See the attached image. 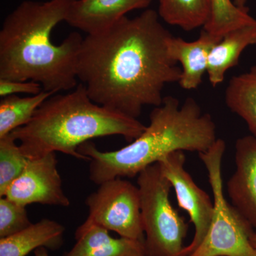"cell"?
<instances>
[{"mask_svg":"<svg viewBox=\"0 0 256 256\" xmlns=\"http://www.w3.org/2000/svg\"><path fill=\"white\" fill-rule=\"evenodd\" d=\"M159 16L146 10L84 38L76 74L95 104L138 119L144 106L161 105L165 86L178 82L182 68L168 52L172 34Z\"/></svg>","mask_w":256,"mask_h":256,"instance_id":"6da1fadb","label":"cell"},{"mask_svg":"<svg viewBox=\"0 0 256 256\" xmlns=\"http://www.w3.org/2000/svg\"><path fill=\"white\" fill-rule=\"evenodd\" d=\"M76 0H26L5 18L0 31V79L41 84L56 94L77 86L76 67L84 38L72 32L60 44L52 42Z\"/></svg>","mask_w":256,"mask_h":256,"instance_id":"7a4b0ae2","label":"cell"},{"mask_svg":"<svg viewBox=\"0 0 256 256\" xmlns=\"http://www.w3.org/2000/svg\"><path fill=\"white\" fill-rule=\"evenodd\" d=\"M216 140L214 121L203 114L194 99L188 98L180 105L176 98L170 96L152 110L149 124L128 146L102 152L86 142L78 152L90 159L89 178L99 185L112 178H134L174 152H204Z\"/></svg>","mask_w":256,"mask_h":256,"instance_id":"3957f363","label":"cell"},{"mask_svg":"<svg viewBox=\"0 0 256 256\" xmlns=\"http://www.w3.org/2000/svg\"><path fill=\"white\" fill-rule=\"evenodd\" d=\"M146 126L95 104L82 84L66 94L53 95L37 109L31 121L10 133L28 160L50 152L64 153L90 161L78 152L90 140L120 136L129 142L139 137Z\"/></svg>","mask_w":256,"mask_h":256,"instance_id":"277c9868","label":"cell"},{"mask_svg":"<svg viewBox=\"0 0 256 256\" xmlns=\"http://www.w3.org/2000/svg\"><path fill=\"white\" fill-rule=\"evenodd\" d=\"M225 141L217 139L198 156L206 168L214 195V213L208 232L196 250L188 256H256L250 237L255 229L224 196L222 160Z\"/></svg>","mask_w":256,"mask_h":256,"instance_id":"5b68a950","label":"cell"},{"mask_svg":"<svg viewBox=\"0 0 256 256\" xmlns=\"http://www.w3.org/2000/svg\"><path fill=\"white\" fill-rule=\"evenodd\" d=\"M146 256H182L188 224L170 200L172 188L159 163L138 175Z\"/></svg>","mask_w":256,"mask_h":256,"instance_id":"8992f818","label":"cell"},{"mask_svg":"<svg viewBox=\"0 0 256 256\" xmlns=\"http://www.w3.org/2000/svg\"><path fill=\"white\" fill-rule=\"evenodd\" d=\"M85 222L112 230L120 237L144 242L139 188L128 180L116 178L99 184L86 200Z\"/></svg>","mask_w":256,"mask_h":256,"instance_id":"52a82bcc","label":"cell"},{"mask_svg":"<svg viewBox=\"0 0 256 256\" xmlns=\"http://www.w3.org/2000/svg\"><path fill=\"white\" fill-rule=\"evenodd\" d=\"M185 162L184 151H176L158 162L174 188L178 206L188 212L190 222L194 226L193 239L184 248L182 256H190L201 244L208 232L214 213V202L194 181L184 168Z\"/></svg>","mask_w":256,"mask_h":256,"instance_id":"ba28073f","label":"cell"},{"mask_svg":"<svg viewBox=\"0 0 256 256\" xmlns=\"http://www.w3.org/2000/svg\"><path fill=\"white\" fill-rule=\"evenodd\" d=\"M57 164L56 152L30 160L22 173L13 182L4 196L26 206L34 203L70 206V200L63 190Z\"/></svg>","mask_w":256,"mask_h":256,"instance_id":"9c48e42d","label":"cell"},{"mask_svg":"<svg viewBox=\"0 0 256 256\" xmlns=\"http://www.w3.org/2000/svg\"><path fill=\"white\" fill-rule=\"evenodd\" d=\"M235 172L227 182L232 204L256 230V138L247 136L235 144Z\"/></svg>","mask_w":256,"mask_h":256,"instance_id":"30bf717a","label":"cell"},{"mask_svg":"<svg viewBox=\"0 0 256 256\" xmlns=\"http://www.w3.org/2000/svg\"><path fill=\"white\" fill-rule=\"evenodd\" d=\"M152 0H76L66 22L87 35L102 33L130 12L146 9Z\"/></svg>","mask_w":256,"mask_h":256,"instance_id":"8fae6325","label":"cell"},{"mask_svg":"<svg viewBox=\"0 0 256 256\" xmlns=\"http://www.w3.org/2000/svg\"><path fill=\"white\" fill-rule=\"evenodd\" d=\"M223 37L202 30L196 40L188 42L172 36L168 41V52L172 60L181 64L182 74L178 84L186 90H194L201 85L207 72L210 50Z\"/></svg>","mask_w":256,"mask_h":256,"instance_id":"7c38bea8","label":"cell"},{"mask_svg":"<svg viewBox=\"0 0 256 256\" xmlns=\"http://www.w3.org/2000/svg\"><path fill=\"white\" fill-rule=\"evenodd\" d=\"M75 245L63 256H146L144 242L114 238L108 229L84 222L76 230Z\"/></svg>","mask_w":256,"mask_h":256,"instance_id":"4fadbf2b","label":"cell"},{"mask_svg":"<svg viewBox=\"0 0 256 256\" xmlns=\"http://www.w3.org/2000/svg\"><path fill=\"white\" fill-rule=\"evenodd\" d=\"M65 227L54 220L44 218L28 228L0 238V256H26L40 247L57 250L64 242Z\"/></svg>","mask_w":256,"mask_h":256,"instance_id":"5bb4252c","label":"cell"},{"mask_svg":"<svg viewBox=\"0 0 256 256\" xmlns=\"http://www.w3.org/2000/svg\"><path fill=\"white\" fill-rule=\"evenodd\" d=\"M256 35V24L236 28L226 34L210 50L208 56L207 74L212 86L224 82L226 73L238 65L244 50L252 42Z\"/></svg>","mask_w":256,"mask_h":256,"instance_id":"9a60e30c","label":"cell"},{"mask_svg":"<svg viewBox=\"0 0 256 256\" xmlns=\"http://www.w3.org/2000/svg\"><path fill=\"white\" fill-rule=\"evenodd\" d=\"M225 102L229 110L245 121L252 136L256 138V66L230 78Z\"/></svg>","mask_w":256,"mask_h":256,"instance_id":"2e32d148","label":"cell"},{"mask_svg":"<svg viewBox=\"0 0 256 256\" xmlns=\"http://www.w3.org/2000/svg\"><path fill=\"white\" fill-rule=\"evenodd\" d=\"M212 12V0H160L158 14L172 26L186 32L204 28Z\"/></svg>","mask_w":256,"mask_h":256,"instance_id":"e0dca14e","label":"cell"},{"mask_svg":"<svg viewBox=\"0 0 256 256\" xmlns=\"http://www.w3.org/2000/svg\"><path fill=\"white\" fill-rule=\"evenodd\" d=\"M53 95L43 90L28 97L18 95L3 97L0 101V138L28 124L40 106Z\"/></svg>","mask_w":256,"mask_h":256,"instance_id":"ac0fdd59","label":"cell"},{"mask_svg":"<svg viewBox=\"0 0 256 256\" xmlns=\"http://www.w3.org/2000/svg\"><path fill=\"white\" fill-rule=\"evenodd\" d=\"M248 8H240L232 0H212V12L204 30L215 36L223 37L232 30L256 24Z\"/></svg>","mask_w":256,"mask_h":256,"instance_id":"d6986e66","label":"cell"},{"mask_svg":"<svg viewBox=\"0 0 256 256\" xmlns=\"http://www.w3.org/2000/svg\"><path fill=\"white\" fill-rule=\"evenodd\" d=\"M11 134L0 138V196L22 173L30 160L23 154L20 144Z\"/></svg>","mask_w":256,"mask_h":256,"instance_id":"ffe728a7","label":"cell"},{"mask_svg":"<svg viewBox=\"0 0 256 256\" xmlns=\"http://www.w3.org/2000/svg\"><path fill=\"white\" fill-rule=\"evenodd\" d=\"M32 224L26 206L12 201L6 197L0 198V238L10 236Z\"/></svg>","mask_w":256,"mask_h":256,"instance_id":"44dd1931","label":"cell"},{"mask_svg":"<svg viewBox=\"0 0 256 256\" xmlns=\"http://www.w3.org/2000/svg\"><path fill=\"white\" fill-rule=\"evenodd\" d=\"M43 90L41 84L32 80L20 82L0 79V96L2 98L10 95H16L18 94L37 95Z\"/></svg>","mask_w":256,"mask_h":256,"instance_id":"7402d4cb","label":"cell"},{"mask_svg":"<svg viewBox=\"0 0 256 256\" xmlns=\"http://www.w3.org/2000/svg\"><path fill=\"white\" fill-rule=\"evenodd\" d=\"M34 256H50L48 250L44 247H40L34 250Z\"/></svg>","mask_w":256,"mask_h":256,"instance_id":"603a6c76","label":"cell"},{"mask_svg":"<svg viewBox=\"0 0 256 256\" xmlns=\"http://www.w3.org/2000/svg\"><path fill=\"white\" fill-rule=\"evenodd\" d=\"M247 0H234V4L236 5L237 6L240 8H245L246 6H245Z\"/></svg>","mask_w":256,"mask_h":256,"instance_id":"cb8c5ba5","label":"cell"},{"mask_svg":"<svg viewBox=\"0 0 256 256\" xmlns=\"http://www.w3.org/2000/svg\"><path fill=\"white\" fill-rule=\"evenodd\" d=\"M250 242L252 244V246L256 250V230L250 236Z\"/></svg>","mask_w":256,"mask_h":256,"instance_id":"d4e9b609","label":"cell"},{"mask_svg":"<svg viewBox=\"0 0 256 256\" xmlns=\"http://www.w3.org/2000/svg\"><path fill=\"white\" fill-rule=\"evenodd\" d=\"M252 45H256V35L255 38H254V42H252Z\"/></svg>","mask_w":256,"mask_h":256,"instance_id":"484cf974","label":"cell"}]
</instances>
